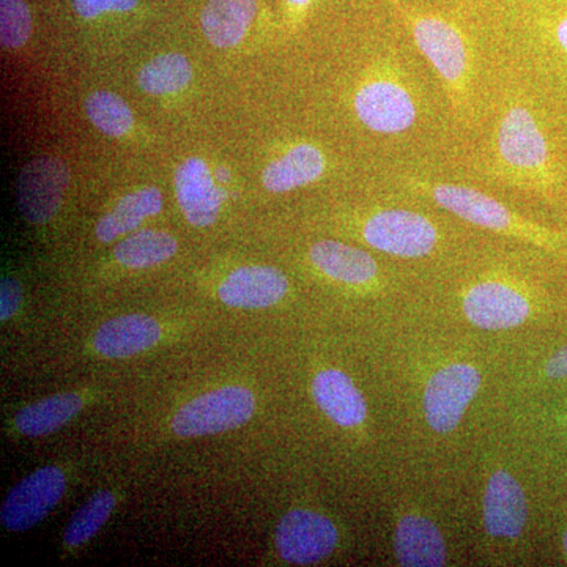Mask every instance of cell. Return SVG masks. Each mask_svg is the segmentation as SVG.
I'll return each instance as SVG.
<instances>
[{"mask_svg":"<svg viewBox=\"0 0 567 567\" xmlns=\"http://www.w3.org/2000/svg\"><path fill=\"white\" fill-rule=\"evenodd\" d=\"M256 412V398L245 386L208 391L182 406L173 417V431L183 439L224 434L241 427Z\"/></svg>","mask_w":567,"mask_h":567,"instance_id":"5","label":"cell"},{"mask_svg":"<svg viewBox=\"0 0 567 567\" xmlns=\"http://www.w3.org/2000/svg\"><path fill=\"white\" fill-rule=\"evenodd\" d=\"M66 480L58 466H43L20 481L3 499L0 524L11 533L28 532L58 506Z\"/></svg>","mask_w":567,"mask_h":567,"instance_id":"7","label":"cell"},{"mask_svg":"<svg viewBox=\"0 0 567 567\" xmlns=\"http://www.w3.org/2000/svg\"><path fill=\"white\" fill-rule=\"evenodd\" d=\"M22 301L21 284L13 278H3L0 286V320L7 322L17 315Z\"/></svg>","mask_w":567,"mask_h":567,"instance_id":"29","label":"cell"},{"mask_svg":"<svg viewBox=\"0 0 567 567\" xmlns=\"http://www.w3.org/2000/svg\"><path fill=\"white\" fill-rule=\"evenodd\" d=\"M177 249L178 244L173 235L163 230L145 229L128 235L115 246L114 257L123 267L141 270L173 259Z\"/></svg>","mask_w":567,"mask_h":567,"instance_id":"23","label":"cell"},{"mask_svg":"<svg viewBox=\"0 0 567 567\" xmlns=\"http://www.w3.org/2000/svg\"><path fill=\"white\" fill-rule=\"evenodd\" d=\"M353 111L369 132L395 136L420 117L415 91L394 59L375 63L353 93Z\"/></svg>","mask_w":567,"mask_h":567,"instance_id":"3","label":"cell"},{"mask_svg":"<svg viewBox=\"0 0 567 567\" xmlns=\"http://www.w3.org/2000/svg\"><path fill=\"white\" fill-rule=\"evenodd\" d=\"M393 6L413 37L417 50L439 74L454 112L458 115L466 114L470 106L472 66L464 33L454 22L443 20L436 14L423 13L398 0H394Z\"/></svg>","mask_w":567,"mask_h":567,"instance_id":"2","label":"cell"},{"mask_svg":"<svg viewBox=\"0 0 567 567\" xmlns=\"http://www.w3.org/2000/svg\"><path fill=\"white\" fill-rule=\"evenodd\" d=\"M70 185V169L61 158L39 156L25 164L18 178V205L32 224H44L61 208Z\"/></svg>","mask_w":567,"mask_h":567,"instance_id":"10","label":"cell"},{"mask_svg":"<svg viewBox=\"0 0 567 567\" xmlns=\"http://www.w3.org/2000/svg\"><path fill=\"white\" fill-rule=\"evenodd\" d=\"M215 178H216V181L223 182V183L229 182V178H230L229 171L224 169V167H221V169L216 171Z\"/></svg>","mask_w":567,"mask_h":567,"instance_id":"33","label":"cell"},{"mask_svg":"<svg viewBox=\"0 0 567 567\" xmlns=\"http://www.w3.org/2000/svg\"><path fill=\"white\" fill-rule=\"evenodd\" d=\"M406 183L410 189H415L421 196L429 197L432 203L466 223L495 230V233H513L550 249L561 248L566 244V238L561 235L517 218L506 205L480 189L454 185V183L429 182L417 177L406 178Z\"/></svg>","mask_w":567,"mask_h":567,"instance_id":"4","label":"cell"},{"mask_svg":"<svg viewBox=\"0 0 567 567\" xmlns=\"http://www.w3.org/2000/svg\"><path fill=\"white\" fill-rule=\"evenodd\" d=\"M84 406L81 394L61 393L24 406L14 417V425L25 436H44L69 424Z\"/></svg>","mask_w":567,"mask_h":567,"instance_id":"22","label":"cell"},{"mask_svg":"<svg viewBox=\"0 0 567 567\" xmlns=\"http://www.w3.org/2000/svg\"><path fill=\"white\" fill-rule=\"evenodd\" d=\"M312 395L324 415L342 427H357L368 415L363 394L352 379L338 369H327L316 375Z\"/></svg>","mask_w":567,"mask_h":567,"instance_id":"18","label":"cell"},{"mask_svg":"<svg viewBox=\"0 0 567 567\" xmlns=\"http://www.w3.org/2000/svg\"><path fill=\"white\" fill-rule=\"evenodd\" d=\"M163 210V194L155 186L126 194L96 223L95 235L102 244H112L121 235L133 233L142 221Z\"/></svg>","mask_w":567,"mask_h":567,"instance_id":"21","label":"cell"},{"mask_svg":"<svg viewBox=\"0 0 567 567\" xmlns=\"http://www.w3.org/2000/svg\"><path fill=\"white\" fill-rule=\"evenodd\" d=\"M480 386L481 375L473 365L457 363L440 369L424 391V413L429 425L439 434L453 432Z\"/></svg>","mask_w":567,"mask_h":567,"instance_id":"8","label":"cell"},{"mask_svg":"<svg viewBox=\"0 0 567 567\" xmlns=\"http://www.w3.org/2000/svg\"><path fill=\"white\" fill-rule=\"evenodd\" d=\"M361 237L377 251L416 259L434 251L439 230L427 216L404 208H383L365 216Z\"/></svg>","mask_w":567,"mask_h":567,"instance_id":"6","label":"cell"},{"mask_svg":"<svg viewBox=\"0 0 567 567\" xmlns=\"http://www.w3.org/2000/svg\"><path fill=\"white\" fill-rule=\"evenodd\" d=\"M309 259L320 274L350 286H368L379 276V265L371 254L341 241H317L309 249Z\"/></svg>","mask_w":567,"mask_h":567,"instance_id":"17","label":"cell"},{"mask_svg":"<svg viewBox=\"0 0 567 567\" xmlns=\"http://www.w3.org/2000/svg\"><path fill=\"white\" fill-rule=\"evenodd\" d=\"M140 0H73L74 10L84 20L102 17L103 13H125L136 9Z\"/></svg>","mask_w":567,"mask_h":567,"instance_id":"28","label":"cell"},{"mask_svg":"<svg viewBox=\"0 0 567 567\" xmlns=\"http://www.w3.org/2000/svg\"><path fill=\"white\" fill-rule=\"evenodd\" d=\"M555 40H557L558 47L567 54V17L563 18L555 25Z\"/></svg>","mask_w":567,"mask_h":567,"instance_id":"31","label":"cell"},{"mask_svg":"<svg viewBox=\"0 0 567 567\" xmlns=\"http://www.w3.org/2000/svg\"><path fill=\"white\" fill-rule=\"evenodd\" d=\"M465 316L484 330H506L528 319L532 306L516 287L503 281H483L470 287L465 293Z\"/></svg>","mask_w":567,"mask_h":567,"instance_id":"11","label":"cell"},{"mask_svg":"<svg viewBox=\"0 0 567 567\" xmlns=\"http://www.w3.org/2000/svg\"><path fill=\"white\" fill-rule=\"evenodd\" d=\"M494 171L509 185L539 194L557 192L561 175L543 125L529 107L509 104L495 133Z\"/></svg>","mask_w":567,"mask_h":567,"instance_id":"1","label":"cell"},{"mask_svg":"<svg viewBox=\"0 0 567 567\" xmlns=\"http://www.w3.org/2000/svg\"><path fill=\"white\" fill-rule=\"evenodd\" d=\"M84 107L92 125L106 136L122 137L133 128V111L114 92H93L85 100Z\"/></svg>","mask_w":567,"mask_h":567,"instance_id":"25","label":"cell"},{"mask_svg":"<svg viewBox=\"0 0 567 567\" xmlns=\"http://www.w3.org/2000/svg\"><path fill=\"white\" fill-rule=\"evenodd\" d=\"M215 181L208 164L197 156H189L175 171V196L186 221L194 227H208L218 219L224 192Z\"/></svg>","mask_w":567,"mask_h":567,"instance_id":"12","label":"cell"},{"mask_svg":"<svg viewBox=\"0 0 567 567\" xmlns=\"http://www.w3.org/2000/svg\"><path fill=\"white\" fill-rule=\"evenodd\" d=\"M327 155L322 148L311 142H297L267 164L262 183L267 192L290 193L319 182L327 173Z\"/></svg>","mask_w":567,"mask_h":567,"instance_id":"16","label":"cell"},{"mask_svg":"<svg viewBox=\"0 0 567 567\" xmlns=\"http://www.w3.org/2000/svg\"><path fill=\"white\" fill-rule=\"evenodd\" d=\"M115 507V496L102 491L92 496L84 506L71 518L65 529V544L69 547H80L91 540L106 524Z\"/></svg>","mask_w":567,"mask_h":567,"instance_id":"26","label":"cell"},{"mask_svg":"<svg viewBox=\"0 0 567 567\" xmlns=\"http://www.w3.org/2000/svg\"><path fill=\"white\" fill-rule=\"evenodd\" d=\"M257 14V0H208L200 17L205 39L213 47L233 48L245 39Z\"/></svg>","mask_w":567,"mask_h":567,"instance_id":"20","label":"cell"},{"mask_svg":"<svg viewBox=\"0 0 567 567\" xmlns=\"http://www.w3.org/2000/svg\"><path fill=\"white\" fill-rule=\"evenodd\" d=\"M275 543L284 561L290 565H315L333 554L338 544V529L322 514L295 509L279 520Z\"/></svg>","mask_w":567,"mask_h":567,"instance_id":"9","label":"cell"},{"mask_svg":"<svg viewBox=\"0 0 567 567\" xmlns=\"http://www.w3.org/2000/svg\"><path fill=\"white\" fill-rule=\"evenodd\" d=\"M289 292V279L279 268L248 265L227 276L218 289L219 300L229 308L267 309Z\"/></svg>","mask_w":567,"mask_h":567,"instance_id":"13","label":"cell"},{"mask_svg":"<svg viewBox=\"0 0 567 567\" xmlns=\"http://www.w3.org/2000/svg\"><path fill=\"white\" fill-rule=\"evenodd\" d=\"M528 520V505L516 477L496 472L484 495V527L494 537H517Z\"/></svg>","mask_w":567,"mask_h":567,"instance_id":"15","label":"cell"},{"mask_svg":"<svg viewBox=\"0 0 567 567\" xmlns=\"http://www.w3.org/2000/svg\"><path fill=\"white\" fill-rule=\"evenodd\" d=\"M394 554L401 566H443L446 561L445 540L429 518L405 516L395 528Z\"/></svg>","mask_w":567,"mask_h":567,"instance_id":"19","label":"cell"},{"mask_svg":"<svg viewBox=\"0 0 567 567\" xmlns=\"http://www.w3.org/2000/svg\"><path fill=\"white\" fill-rule=\"evenodd\" d=\"M565 546H566V551H567V533H566V537H565Z\"/></svg>","mask_w":567,"mask_h":567,"instance_id":"34","label":"cell"},{"mask_svg":"<svg viewBox=\"0 0 567 567\" xmlns=\"http://www.w3.org/2000/svg\"><path fill=\"white\" fill-rule=\"evenodd\" d=\"M32 17L24 0H0V40L9 50L24 47L31 39Z\"/></svg>","mask_w":567,"mask_h":567,"instance_id":"27","label":"cell"},{"mask_svg":"<svg viewBox=\"0 0 567 567\" xmlns=\"http://www.w3.org/2000/svg\"><path fill=\"white\" fill-rule=\"evenodd\" d=\"M312 0H286L289 9L293 11L295 14L301 13L311 6Z\"/></svg>","mask_w":567,"mask_h":567,"instance_id":"32","label":"cell"},{"mask_svg":"<svg viewBox=\"0 0 567 567\" xmlns=\"http://www.w3.org/2000/svg\"><path fill=\"white\" fill-rule=\"evenodd\" d=\"M192 80V63L181 52L156 55L137 74L141 91L156 96L181 92Z\"/></svg>","mask_w":567,"mask_h":567,"instance_id":"24","label":"cell"},{"mask_svg":"<svg viewBox=\"0 0 567 567\" xmlns=\"http://www.w3.org/2000/svg\"><path fill=\"white\" fill-rule=\"evenodd\" d=\"M546 374L551 379L567 377V346L558 350L546 364Z\"/></svg>","mask_w":567,"mask_h":567,"instance_id":"30","label":"cell"},{"mask_svg":"<svg viewBox=\"0 0 567 567\" xmlns=\"http://www.w3.org/2000/svg\"><path fill=\"white\" fill-rule=\"evenodd\" d=\"M163 328L151 316L128 315L107 320L93 336L96 352L110 360L136 357L162 341Z\"/></svg>","mask_w":567,"mask_h":567,"instance_id":"14","label":"cell"}]
</instances>
